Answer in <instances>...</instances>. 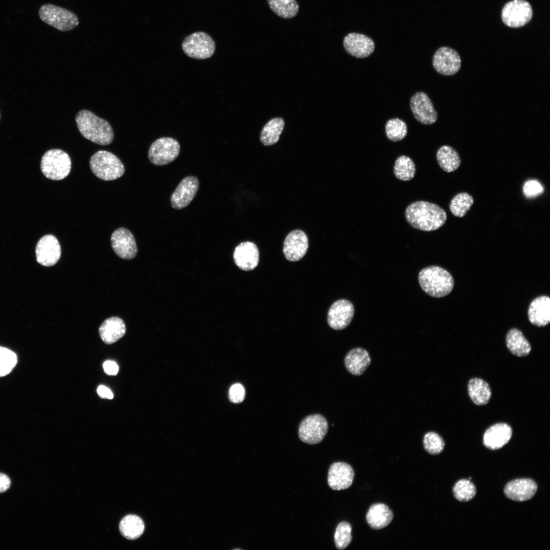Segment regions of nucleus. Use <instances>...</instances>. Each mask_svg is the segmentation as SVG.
<instances>
[{"label": "nucleus", "mask_w": 550, "mask_h": 550, "mask_svg": "<svg viewBox=\"0 0 550 550\" xmlns=\"http://www.w3.org/2000/svg\"><path fill=\"white\" fill-rule=\"evenodd\" d=\"M407 222L413 228L424 231H435L447 221L446 211L438 205L419 201L409 204L405 210Z\"/></svg>", "instance_id": "f257e3e1"}, {"label": "nucleus", "mask_w": 550, "mask_h": 550, "mask_svg": "<svg viewBox=\"0 0 550 550\" xmlns=\"http://www.w3.org/2000/svg\"><path fill=\"white\" fill-rule=\"evenodd\" d=\"M75 122L80 134L86 139L99 145H108L114 140V132L109 123L88 110L80 111Z\"/></svg>", "instance_id": "f03ea898"}, {"label": "nucleus", "mask_w": 550, "mask_h": 550, "mask_svg": "<svg viewBox=\"0 0 550 550\" xmlns=\"http://www.w3.org/2000/svg\"><path fill=\"white\" fill-rule=\"evenodd\" d=\"M418 280L422 290L430 296L440 298L447 296L453 290L454 281L445 269L437 266L423 268Z\"/></svg>", "instance_id": "7ed1b4c3"}, {"label": "nucleus", "mask_w": 550, "mask_h": 550, "mask_svg": "<svg viewBox=\"0 0 550 550\" xmlns=\"http://www.w3.org/2000/svg\"><path fill=\"white\" fill-rule=\"evenodd\" d=\"M90 167L96 177L104 181L118 179L125 171L121 160L113 153L105 150L98 151L92 156Z\"/></svg>", "instance_id": "20e7f679"}, {"label": "nucleus", "mask_w": 550, "mask_h": 550, "mask_svg": "<svg viewBox=\"0 0 550 550\" xmlns=\"http://www.w3.org/2000/svg\"><path fill=\"white\" fill-rule=\"evenodd\" d=\"M41 170L47 178L60 180L70 173L71 161L69 155L64 151L53 149L46 152L41 161Z\"/></svg>", "instance_id": "39448f33"}, {"label": "nucleus", "mask_w": 550, "mask_h": 550, "mask_svg": "<svg viewBox=\"0 0 550 550\" xmlns=\"http://www.w3.org/2000/svg\"><path fill=\"white\" fill-rule=\"evenodd\" d=\"M39 15L43 22L62 32L70 31L79 24L78 18L74 12L51 4L41 6Z\"/></svg>", "instance_id": "423d86ee"}, {"label": "nucleus", "mask_w": 550, "mask_h": 550, "mask_svg": "<svg viewBox=\"0 0 550 550\" xmlns=\"http://www.w3.org/2000/svg\"><path fill=\"white\" fill-rule=\"evenodd\" d=\"M182 48L188 57L204 60L210 58L213 54L215 44L211 37L206 33L197 32L184 39Z\"/></svg>", "instance_id": "0eeeda50"}, {"label": "nucleus", "mask_w": 550, "mask_h": 550, "mask_svg": "<svg viewBox=\"0 0 550 550\" xmlns=\"http://www.w3.org/2000/svg\"><path fill=\"white\" fill-rule=\"evenodd\" d=\"M328 428L326 419L319 414L309 415L300 422L298 434L299 439L308 444L320 443L326 435Z\"/></svg>", "instance_id": "6e6552de"}, {"label": "nucleus", "mask_w": 550, "mask_h": 550, "mask_svg": "<svg viewBox=\"0 0 550 550\" xmlns=\"http://www.w3.org/2000/svg\"><path fill=\"white\" fill-rule=\"evenodd\" d=\"M533 9L526 0H512L504 6L501 13L503 23L512 28L522 27L532 19Z\"/></svg>", "instance_id": "1a4fd4ad"}, {"label": "nucleus", "mask_w": 550, "mask_h": 550, "mask_svg": "<svg viewBox=\"0 0 550 550\" xmlns=\"http://www.w3.org/2000/svg\"><path fill=\"white\" fill-rule=\"evenodd\" d=\"M180 149V144L175 139L160 138L151 145L148 151V158L155 166L166 165L176 159Z\"/></svg>", "instance_id": "9d476101"}, {"label": "nucleus", "mask_w": 550, "mask_h": 550, "mask_svg": "<svg viewBox=\"0 0 550 550\" xmlns=\"http://www.w3.org/2000/svg\"><path fill=\"white\" fill-rule=\"evenodd\" d=\"M460 57L457 51L447 46H443L434 53L432 65L438 73L450 76L457 73L461 67Z\"/></svg>", "instance_id": "9b49d317"}, {"label": "nucleus", "mask_w": 550, "mask_h": 550, "mask_svg": "<svg viewBox=\"0 0 550 550\" xmlns=\"http://www.w3.org/2000/svg\"><path fill=\"white\" fill-rule=\"evenodd\" d=\"M354 314L352 303L346 299H340L334 302L327 313V323L335 330H342L351 323Z\"/></svg>", "instance_id": "f8f14e48"}, {"label": "nucleus", "mask_w": 550, "mask_h": 550, "mask_svg": "<svg viewBox=\"0 0 550 550\" xmlns=\"http://www.w3.org/2000/svg\"><path fill=\"white\" fill-rule=\"evenodd\" d=\"M410 107L415 119L424 125H431L437 119V113L428 96L423 92L415 94L410 98Z\"/></svg>", "instance_id": "ddd939ff"}, {"label": "nucleus", "mask_w": 550, "mask_h": 550, "mask_svg": "<svg viewBox=\"0 0 550 550\" xmlns=\"http://www.w3.org/2000/svg\"><path fill=\"white\" fill-rule=\"evenodd\" d=\"M37 262L41 265L49 267L57 263L61 257V248L57 238L48 234L41 237L36 246Z\"/></svg>", "instance_id": "4468645a"}, {"label": "nucleus", "mask_w": 550, "mask_h": 550, "mask_svg": "<svg viewBox=\"0 0 550 550\" xmlns=\"http://www.w3.org/2000/svg\"><path fill=\"white\" fill-rule=\"evenodd\" d=\"M199 187V181L196 177L188 176L184 178L171 195L173 208L181 209L187 207L196 196Z\"/></svg>", "instance_id": "2eb2a0df"}, {"label": "nucleus", "mask_w": 550, "mask_h": 550, "mask_svg": "<svg viewBox=\"0 0 550 550\" xmlns=\"http://www.w3.org/2000/svg\"><path fill=\"white\" fill-rule=\"evenodd\" d=\"M112 247L121 258L132 259L137 254V246L133 234L125 228L117 229L111 237Z\"/></svg>", "instance_id": "dca6fc26"}, {"label": "nucleus", "mask_w": 550, "mask_h": 550, "mask_svg": "<svg viewBox=\"0 0 550 550\" xmlns=\"http://www.w3.org/2000/svg\"><path fill=\"white\" fill-rule=\"evenodd\" d=\"M308 247L309 240L306 234L301 230H294L286 237L283 251L288 260L296 262L304 257Z\"/></svg>", "instance_id": "f3484780"}, {"label": "nucleus", "mask_w": 550, "mask_h": 550, "mask_svg": "<svg viewBox=\"0 0 550 550\" xmlns=\"http://www.w3.org/2000/svg\"><path fill=\"white\" fill-rule=\"evenodd\" d=\"M354 476L353 470L349 464L344 462H334L328 470L327 483L333 490L345 489L352 485Z\"/></svg>", "instance_id": "a211bd4d"}, {"label": "nucleus", "mask_w": 550, "mask_h": 550, "mask_svg": "<svg viewBox=\"0 0 550 550\" xmlns=\"http://www.w3.org/2000/svg\"><path fill=\"white\" fill-rule=\"evenodd\" d=\"M343 46L348 54L357 58L369 57L375 48L374 42L371 38L356 33L347 35L343 40Z\"/></svg>", "instance_id": "6ab92c4d"}, {"label": "nucleus", "mask_w": 550, "mask_h": 550, "mask_svg": "<svg viewBox=\"0 0 550 550\" xmlns=\"http://www.w3.org/2000/svg\"><path fill=\"white\" fill-rule=\"evenodd\" d=\"M233 259L241 269L250 271L255 268L259 261V252L257 245L251 241L240 243L235 249Z\"/></svg>", "instance_id": "aec40b11"}, {"label": "nucleus", "mask_w": 550, "mask_h": 550, "mask_svg": "<svg viewBox=\"0 0 550 550\" xmlns=\"http://www.w3.org/2000/svg\"><path fill=\"white\" fill-rule=\"evenodd\" d=\"M536 482L528 478L517 479L508 482L504 492L506 496L513 501L523 502L532 499L536 493Z\"/></svg>", "instance_id": "412c9836"}, {"label": "nucleus", "mask_w": 550, "mask_h": 550, "mask_svg": "<svg viewBox=\"0 0 550 550\" xmlns=\"http://www.w3.org/2000/svg\"><path fill=\"white\" fill-rule=\"evenodd\" d=\"M512 430L505 423H496L489 427L483 435V444L487 448L496 450L501 449L510 441Z\"/></svg>", "instance_id": "4be33fe9"}, {"label": "nucleus", "mask_w": 550, "mask_h": 550, "mask_svg": "<svg viewBox=\"0 0 550 550\" xmlns=\"http://www.w3.org/2000/svg\"><path fill=\"white\" fill-rule=\"evenodd\" d=\"M530 322L537 326H544L550 322V298L546 295L535 298L530 304L528 311Z\"/></svg>", "instance_id": "5701e85b"}, {"label": "nucleus", "mask_w": 550, "mask_h": 550, "mask_svg": "<svg viewBox=\"0 0 550 550\" xmlns=\"http://www.w3.org/2000/svg\"><path fill=\"white\" fill-rule=\"evenodd\" d=\"M370 363L371 358L368 352L362 347L352 349L344 358L346 369L350 373L355 376L363 374Z\"/></svg>", "instance_id": "b1692460"}, {"label": "nucleus", "mask_w": 550, "mask_h": 550, "mask_svg": "<svg viewBox=\"0 0 550 550\" xmlns=\"http://www.w3.org/2000/svg\"><path fill=\"white\" fill-rule=\"evenodd\" d=\"M393 513L388 506L382 503L371 505L367 513L366 519L369 526L375 530L386 527L392 521Z\"/></svg>", "instance_id": "393cba45"}, {"label": "nucleus", "mask_w": 550, "mask_h": 550, "mask_svg": "<svg viewBox=\"0 0 550 550\" xmlns=\"http://www.w3.org/2000/svg\"><path fill=\"white\" fill-rule=\"evenodd\" d=\"M99 332L102 340L105 344H112L125 335L126 327L121 318L112 317L104 321L99 327Z\"/></svg>", "instance_id": "a878e982"}, {"label": "nucleus", "mask_w": 550, "mask_h": 550, "mask_svg": "<svg viewBox=\"0 0 550 550\" xmlns=\"http://www.w3.org/2000/svg\"><path fill=\"white\" fill-rule=\"evenodd\" d=\"M506 343L509 351L517 356H527L531 352L530 343L522 333L517 328H513L508 331L506 337Z\"/></svg>", "instance_id": "bb28decb"}, {"label": "nucleus", "mask_w": 550, "mask_h": 550, "mask_svg": "<svg viewBox=\"0 0 550 550\" xmlns=\"http://www.w3.org/2000/svg\"><path fill=\"white\" fill-rule=\"evenodd\" d=\"M468 390L471 399L477 405L486 404L491 396L489 384L481 378H471L468 384Z\"/></svg>", "instance_id": "cd10ccee"}, {"label": "nucleus", "mask_w": 550, "mask_h": 550, "mask_svg": "<svg viewBox=\"0 0 550 550\" xmlns=\"http://www.w3.org/2000/svg\"><path fill=\"white\" fill-rule=\"evenodd\" d=\"M436 158L440 167L448 173L456 170L461 163L460 157L457 151L448 145L442 146L438 149Z\"/></svg>", "instance_id": "c85d7f7f"}, {"label": "nucleus", "mask_w": 550, "mask_h": 550, "mask_svg": "<svg viewBox=\"0 0 550 550\" xmlns=\"http://www.w3.org/2000/svg\"><path fill=\"white\" fill-rule=\"evenodd\" d=\"M145 526L143 520L135 515H127L123 517L119 524L122 535L129 540L139 538L143 533Z\"/></svg>", "instance_id": "c756f323"}, {"label": "nucleus", "mask_w": 550, "mask_h": 550, "mask_svg": "<svg viewBox=\"0 0 550 550\" xmlns=\"http://www.w3.org/2000/svg\"><path fill=\"white\" fill-rule=\"evenodd\" d=\"M284 125V121L281 118L271 119L262 129L260 135L261 142L265 146H270L277 143Z\"/></svg>", "instance_id": "7c9ffc66"}, {"label": "nucleus", "mask_w": 550, "mask_h": 550, "mask_svg": "<svg viewBox=\"0 0 550 550\" xmlns=\"http://www.w3.org/2000/svg\"><path fill=\"white\" fill-rule=\"evenodd\" d=\"M271 10L279 16L291 18L298 13L299 6L296 0H267Z\"/></svg>", "instance_id": "2f4dec72"}, {"label": "nucleus", "mask_w": 550, "mask_h": 550, "mask_svg": "<svg viewBox=\"0 0 550 550\" xmlns=\"http://www.w3.org/2000/svg\"><path fill=\"white\" fill-rule=\"evenodd\" d=\"M416 170V166L413 160L408 156L401 155L395 161L394 174L399 180L409 181L414 177Z\"/></svg>", "instance_id": "473e14b6"}, {"label": "nucleus", "mask_w": 550, "mask_h": 550, "mask_svg": "<svg viewBox=\"0 0 550 550\" xmlns=\"http://www.w3.org/2000/svg\"><path fill=\"white\" fill-rule=\"evenodd\" d=\"M474 203L473 197L466 192L460 193L455 195L450 203V210L456 217L464 216Z\"/></svg>", "instance_id": "72a5a7b5"}, {"label": "nucleus", "mask_w": 550, "mask_h": 550, "mask_svg": "<svg viewBox=\"0 0 550 550\" xmlns=\"http://www.w3.org/2000/svg\"><path fill=\"white\" fill-rule=\"evenodd\" d=\"M387 138L391 141H400L406 136L407 127L406 123L401 119L396 118L389 120L385 126Z\"/></svg>", "instance_id": "f704fd0d"}, {"label": "nucleus", "mask_w": 550, "mask_h": 550, "mask_svg": "<svg viewBox=\"0 0 550 550\" xmlns=\"http://www.w3.org/2000/svg\"><path fill=\"white\" fill-rule=\"evenodd\" d=\"M453 492L455 498L459 501L468 502L475 497L476 489L470 480L462 479L455 484Z\"/></svg>", "instance_id": "c9c22d12"}, {"label": "nucleus", "mask_w": 550, "mask_h": 550, "mask_svg": "<svg viewBox=\"0 0 550 550\" xmlns=\"http://www.w3.org/2000/svg\"><path fill=\"white\" fill-rule=\"evenodd\" d=\"M351 526L346 521L338 524L334 535V541L336 547L343 549L347 547L352 540Z\"/></svg>", "instance_id": "e433bc0d"}, {"label": "nucleus", "mask_w": 550, "mask_h": 550, "mask_svg": "<svg viewBox=\"0 0 550 550\" xmlns=\"http://www.w3.org/2000/svg\"><path fill=\"white\" fill-rule=\"evenodd\" d=\"M17 362V355L13 351L0 346V377L9 374Z\"/></svg>", "instance_id": "4c0bfd02"}, {"label": "nucleus", "mask_w": 550, "mask_h": 550, "mask_svg": "<svg viewBox=\"0 0 550 550\" xmlns=\"http://www.w3.org/2000/svg\"><path fill=\"white\" fill-rule=\"evenodd\" d=\"M423 446L428 453L437 455L444 450L445 442L438 434L432 431L425 434L423 438Z\"/></svg>", "instance_id": "58836bf2"}, {"label": "nucleus", "mask_w": 550, "mask_h": 550, "mask_svg": "<svg viewBox=\"0 0 550 550\" xmlns=\"http://www.w3.org/2000/svg\"><path fill=\"white\" fill-rule=\"evenodd\" d=\"M524 193L528 198L536 197L543 193V189L541 184L536 180H529L523 186Z\"/></svg>", "instance_id": "ea45409f"}, {"label": "nucleus", "mask_w": 550, "mask_h": 550, "mask_svg": "<svg viewBox=\"0 0 550 550\" xmlns=\"http://www.w3.org/2000/svg\"><path fill=\"white\" fill-rule=\"evenodd\" d=\"M229 396L231 401L234 403L241 402L245 397V390L240 383L233 384L229 390Z\"/></svg>", "instance_id": "a19ab883"}, {"label": "nucleus", "mask_w": 550, "mask_h": 550, "mask_svg": "<svg viewBox=\"0 0 550 550\" xmlns=\"http://www.w3.org/2000/svg\"><path fill=\"white\" fill-rule=\"evenodd\" d=\"M103 367L105 373L109 375H116L118 372L119 367L114 361H105L103 363Z\"/></svg>", "instance_id": "79ce46f5"}, {"label": "nucleus", "mask_w": 550, "mask_h": 550, "mask_svg": "<svg viewBox=\"0 0 550 550\" xmlns=\"http://www.w3.org/2000/svg\"><path fill=\"white\" fill-rule=\"evenodd\" d=\"M97 392L100 397L112 399L114 395L111 390L104 386H99L97 388Z\"/></svg>", "instance_id": "37998d69"}, {"label": "nucleus", "mask_w": 550, "mask_h": 550, "mask_svg": "<svg viewBox=\"0 0 550 550\" xmlns=\"http://www.w3.org/2000/svg\"><path fill=\"white\" fill-rule=\"evenodd\" d=\"M11 481L5 474L0 473V493L7 491L10 487Z\"/></svg>", "instance_id": "c03bdc74"}, {"label": "nucleus", "mask_w": 550, "mask_h": 550, "mask_svg": "<svg viewBox=\"0 0 550 550\" xmlns=\"http://www.w3.org/2000/svg\"><path fill=\"white\" fill-rule=\"evenodd\" d=\"M0 118H1V114H0Z\"/></svg>", "instance_id": "a18cd8bd"}]
</instances>
